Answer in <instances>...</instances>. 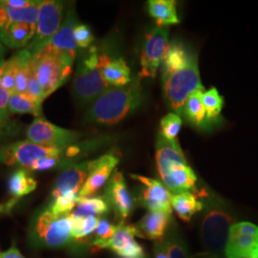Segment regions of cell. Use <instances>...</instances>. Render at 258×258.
<instances>
[{
	"mask_svg": "<svg viewBox=\"0 0 258 258\" xmlns=\"http://www.w3.org/2000/svg\"><path fill=\"white\" fill-rule=\"evenodd\" d=\"M224 250L227 258H257V226L249 222L232 225Z\"/></svg>",
	"mask_w": 258,
	"mask_h": 258,
	"instance_id": "cell-11",
	"label": "cell"
},
{
	"mask_svg": "<svg viewBox=\"0 0 258 258\" xmlns=\"http://www.w3.org/2000/svg\"><path fill=\"white\" fill-rule=\"evenodd\" d=\"M81 151H82V149L80 147H78L76 145H72L65 149V157L74 158V157L78 156L81 153Z\"/></svg>",
	"mask_w": 258,
	"mask_h": 258,
	"instance_id": "cell-46",
	"label": "cell"
},
{
	"mask_svg": "<svg viewBox=\"0 0 258 258\" xmlns=\"http://www.w3.org/2000/svg\"><path fill=\"white\" fill-rule=\"evenodd\" d=\"M197 258H218L216 257V256H213L212 254H211V253H208V254H201L199 257Z\"/></svg>",
	"mask_w": 258,
	"mask_h": 258,
	"instance_id": "cell-48",
	"label": "cell"
},
{
	"mask_svg": "<svg viewBox=\"0 0 258 258\" xmlns=\"http://www.w3.org/2000/svg\"><path fill=\"white\" fill-rule=\"evenodd\" d=\"M118 229V225H113L104 218L100 219L97 230L95 231V239L93 240V245L97 249H101L102 244L110 240Z\"/></svg>",
	"mask_w": 258,
	"mask_h": 258,
	"instance_id": "cell-36",
	"label": "cell"
},
{
	"mask_svg": "<svg viewBox=\"0 0 258 258\" xmlns=\"http://www.w3.org/2000/svg\"><path fill=\"white\" fill-rule=\"evenodd\" d=\"M120 163V155L110 151L104 155L90 161L89 174L83 184L79 197H91L107 183L115 167Z\"/></svg>",
	"mask_w": 258,
	"mask_h": 258,
	"instance_id": "cell-13",
	"label": "cell"
},
{
	"mask_svg": "<svg viewBox=\"0 0 258 258\" xmlns=\"http://www.w3.org/2000/svg\"><path fill=\"white\" fill-rule=\"evenodd\" d=\"M9 22V16L7 8L0 2V28L4 27Z\"/></svg>",
	"mask_w": 258,
	"mask_h": 258,
	"instance_id": "cell-45",
	"label": "cell"
},
{
	"mask_svg": "<svg viewBox=\"0 0 258 258\" xmlns=\"http://www.w3.org/2000/svg\"><path fill=\"white\" fill-rule=\"evenodd\" d=\"M202 99L208 122L210 123L218 120L224 105V101L217 89L212 87L209 91L204 93Z\"/></svg>",
	"mask_w": 258,
	"mask_h": 258,
	"instance_id": "cell-32",
	"label": "cell"
},
{
	"mask_svg": "<svg viewBox=\"0 0 258 258\" xmlns=\"http://www.w3.org/2000/svg\"><path fill=\"white\" fill-rule=\"evenodd\" d=\"M26 136L28 141L34 144L65 150L80 138L81 134L77 131L61 128L38 117L28 127Z\"/></svg>",
	"mask_w": 258,
	"mask_h": 258,
	"instance_id": "cell-10",
	"label": "cell"
},
{
	"mask_svg": "<svg viewBox=\"0 0 258 258\" xmlns=\"http://www.w3.org/2000/svg\"><path fill=\"white\" fill-rule=\"evenodd\" d=\"M37 186V182L31 176L26 168L14 171L8 179V190L13 198L23 197L33 192Z\"/></svg>",
	"mask_w": 258,
	"mask_h": 258,
	"instance_id": "cell-27",
	"label": "cell"
},
{
	"mask_svg": "<svg viewBox=\"0 0 258 258\" xmlns=\"http://www.w3.org/2000/svg\"><path fill=\"white\" fill-rule=\"evenodd\" d=\"M77 24V17L74 9H70L67 12V15L58 31L41 50L62 56L74 62L78 53V45L74 36L75 27Z\"/></svg>",
	"mask_w": 258,
	"mask_h": 258,
	"instance_id": "cell-14",
	"label": "cell"
},
{
	"mask_svg": "<svg viewBox=\"0 0 258 258\" xmlns=\"http://www.w3.org/2000/svg\"><path fill=\"white\" fill-rule=\"evenodd\" d=\"M148 13L155 19L158 27H167L180 22L177 16L176 2L173 0H150L148 3Z\"/></svg>",
	"mask_w": 258,
	"mask_h": 258,
	"instance_id": "cell-22",
	"label": "cell"
},
{
	"mask_svg": "<svg viewBox=\"0 0 258 258\" xmlns=\"http://www.w3.org/2000/svg\"><path fill=\"white\" fill-rule=\"evenodd\" d=\"M184 240L177 233H168L161 241L155 242L154 258H187Z\"/></svg>",
	"mask_w": 258,
	"mask_h": 258,
	"instance_id": "cell-25",
	"label": "cell"
},
{
	"mask_svg": "<svg viewBox=\"0 0 258 258\" xmlns=\"http://www.w3.org/2000/svg\"><path fill=\"white\" fill-rule=\"evenodd\" d=\"M171 207L178 217L184 222H189L197 212L203 210L204 205L198 196L192 192L172 194Z\"/></svg>",
	"mask_w": 258,
	"mask_h": 258,
	"instance_id": "cell-23",
	"label": "cell"
},
{
	"mask_svg": "<svg viewBox=\"0 0 258 258\" xmlns=\"http://www.w3.org/2000/svg\"><path fill=\"white\" fill-rule=\"evenodd\" d=\"M61 163V157H47L37 159L32 163L28 168L29 171H46L59 166Z\"/></svg>",
	"mask_w": 258,
	"mask_h": 258,
	"instance_id": "cell-38",
	"label": "cell"
},
{
	"mask_svg": "<svg viewBox=\"0 0 258 258\" xmlns=\"http://www.w3.org/2000/svg\"><path fill=\"white\" fill-rule=\"evenodd\" d=\"M18 125L11 120H4L0 118V139L16 135Z\"/></svg>",
	"mask_w": 258,
	"mask_h": 258,
	"instance_id": "cell-41",
	"label": "cell"
},
{
	"mask_svg": "<svg viewBox=\"0 0 258 258\" xmlns=\"http://www.w3.org/2000/svg\"><path fill=\"white\" fill-rule=\"evenodd\" d=\"M41 2L42 1H37L34 5L26 8H21V9H16V8L6 6L10 22L37 24Z\"/></svg>",
	"mask_w": 258,
	"mask_h": 258,
	"instance_id": "cell-31",
	"label": "cell"
},
{
	"mask_svg": "<svg viewBox=\"0 0 258 258\" xmlns=\"http://www.w3.org/2000/svg\"><path fill=\"white\" fill-rule=\"evenodd\" d=\"M65 150L47 148L30 141L17 142L0 148V163L6 166H19L28 169L37 159L62 157Z\"/></svg>",
	"mask_w": 258,
	"mask_h": 258,
	"instance_id": "cell-9",
	"label": "cell"
},
{
	"mask_svg": "<svg viewBox=\"0 0 258 258\" xmlns=\"http://www.w3.org/2000/svg\"><path fill=\"white\" fill-rule=\"evenodd\" d=\"M1 258H26L24 257L21 253H20V251H19V249L17 248V246H16V244H15V242L12 244V246L10 247L9 249H7L6 251H4V252H2V255H1Z\"/></svg>",
	"mask_w": 258,
	"mask_h": 258,
	"instance_id": "cell-43",
	"label": "cell"
},
{
	"mask_svg": "<svg viewBox=\"0 0 258 258\" xmlns=\"http://www.w3.org/2000/svg\"><path fill=\"white\" fill-rule=\"evenodd\" d=\"M138 231L134 226L124 225L120 222L113 237L104 244L101 249H109L120 258H147V253L141 244L135 239Z\"/></svg>",
	"mask_w": 258,
	"mask_h": 258,
	"instance_id": "cell-15",
	"label": "cell"
},
{
	"mask_svg": "<svg viewBox=\"0 0 258 258\" xmlns=\"http://www.w3.org/2000/svg\"><path fill=\"white\" fill-rule=\"evenodd\" d=\"M4 54H5V50H4V47H3L1 41H0V63L5 60L4 59Z\"/></svg>",
	"mask_w": 258,
	"mask_h": 258,
	"instance_id": "cell-47",
	"label": "cell"
},
{
	"mask_svg": "<svg viewBox=\"0 0 258 258\" xmlns=\"http://www.w3.org/2000/svg\"><path fill=\"white\" fill-rule=\"evenodd\" d=\"M0 2L5 6L16 9H21L34 5L37 2V0H1Z\"/></svg>",
	"mask_w": 258,
	"mask_h": 258,
	"instance_id": "cell-42",
	"label": "cell"
},
{
	"mask_svg": "<svg viewBox=\"0 0 258 258\" xmlns=\"http://www.w3.org/2000/svg\"><path fill=\"white\" fill-rule=\"evenodd\" d=\"M163 84L168 106L178 116L183 115L187 98L197 90H205L201 83L196 55L184 68L163 80Z\"/></svg>",
	"mask_w": 258,
	"mask_h": 258,
	"instance_id": "cell-4",
	"label": "cell"
},
{
	"mask_svg": "<svg viewBox=\"0 0 258 258\" xmlns=\"http://www.w3.org/2000/svg\"><path fill=\"white\" fill-rule=\"evenodd\" d=\"M172 220L171 214L162 212H148L135 225L139 237L153 241H161L166 237V231Z\"/></svg>",
	"mask_w": 258,
	"mask_h": 258,
	"instance_id": "cell-19",
	"label": "cell"
},
{
	"mask_svg": "<svg viewBox=\"0 0 258 258\" xmlns=\"http://www.w3.org/2000/svg\"><path fill=\"white\" fill-rule=\"evenodd\" d=\"M75 39L77 45L81 49H86L92 45L94 36L90 28L85 24H77L74 30Z\"/></svg>",
	"mask_w": 258,
	"mask_h": 258,
	"instance_id": "cell-37",
	"label": "cell"
},
{
	"mask_svg": "<svg viewBox=\"0 0 258 258\" xmlns=\"http://www.w3.org/2000/svg\"><path fill=\"white\" fill-rule=\"evenodd\" d=\"M30 241L40 248H63L72 241L70 214L55 215L48 208L37 212L29 231Z\"/></svg>",
	"mask_w": 258,
	"mask_h": 258,
	"instance_id": "cell-3",
	"label": "cell"
},
{
	"mask_svg": "<svg viewBox=\"0 0 258 258\" xmlns=\"http://www.w3.org/2000/svg\"><path fill=\"white\" fill-rule=\"evenodd\" d=\"M36 34V24L8 22L0 28V41L11 49H20L29 45Z\"/></svg>",
	"mask_w": 258,
	"mask_h": 258,
	"instance_id": "cell-20",
	"label": "cell"
},
{
	"mask_svg": "<svg viewBox=\"0 0 258 258\" xmlns=\"http://www.w3.org/2000/svg\"><path fill=\"white\" fill-rule=\"evenodd\" d=\"M64 15V2L56 0L42 1L39 8V16L36 24V34L28 50L32 55L46 45L62 24Z\"/></svg>",
	"mask_w": 258,
	"mask_h": 258,
	"instance_id": "cell-8",
	"label": "cell"
},
{
	"mask_svg": "<svg viewBox=\"0 0 258 258\" xmlns=\"http://www.w3.org/2000/svg\"><path fill=\"white\" fill-rule=\"evenodd\" d=\"M258 258V257H257Z\"/></svg>",
	"mask_w": 258,
	"mask_h": 258,
	"instance_id": "cell-49",
	"label": "cell"
},
{
	"mask_svg": "<svg viewBox=\"0 0 258 258\" xmlns=\"http://www.w3.org/2000/svg\"><path fill=\"white\" fill-rule=\"evenodd\" d=\"M109 212V205L104 197H79L77 209L72 212L78 216H101Z\"/></svg>",
	"mask_w": 258,
	"mask_h": 258,
	"instance_id": "cell-29",
	"label": "cell"
},
{
	"mask_svg": "<svg viewBox=\"0 0 258 258\" xmlns=\"http://www.w3.org/2000/svg\"><path fill=\"white\" fill-rule=\"evenodd\" d=\"M182 126L181 117L175 113H168L160 121V135L166 140H176Z\"/></svg>",
	"mask_w": 258,
	"mask_h": 258,
	"instance_id": "cell-35",
	"label": "cell"
},
{
	"mask_svg": "<svg viewBox=\"0 0 258 258\" xmlns=\"http://www.w3.org/2000/svg\"><path fill=\"white\" fill-rule=\"evenodd\" d=\"M194 56L195 55L189 52L182 42L176 40L170 42L162 62V80L184 68L192 60Z\"/></svg>",
	"mask_w": 258,
	"mask_h": 258,
	"instance_id": "cell-21",
	"label": "cell"
},
{
	"mask_svg": "<svg viewBox=\"0 0 258 258\" xmlns=\"http://www.w3.org/2000/svg\"><path fill=\"white\" fill-rule=\"evenodd\" d=\"M70 217L72 221V238L78 241L93 234L100 222V217L98 216H78L72 212Z\"/></svg>",
	"mask_w": 258,
	"mask_h": 258,
	"instance_id": "cell-30",
	"label": "cell"
},
{
	"mask_svg": "<svg viewBox=\"0 0 258 258\" xmlns=\"http://www.w3.org/2000/svg\"><path fill=\"white\" fill-rule=\"evenodd\" d=\"M131 72L126 61L122 57L111 58L102 68V77L109 86L123 87L131 83Z\"/></svg>",
	"mask_w": 258,
	"mask_h": 258,
	"instance_id": "cell-24",
	"label": "cell"
},
{
	"mask_svg": "<svg viewBox=\"0 0 258 258\" xmlns=\"http://www.w3.org/2000/svg\"><path fill=\"white\" fill-rule=\"evenodd\" d=\"M90 161L68 166L57 177L51 192L53 200L65 194H80L89 174Z\"/></svg>",
	"mask_w": 258,
	"mask_h": 258,
	"instance_id": "cell-17",
	"label": "cell"
},
{
	"mask_svg": "<svg viewBox=\"0 0 258 258\" xmlns=\"http://www.w3.org/2000/svg\"><path fill=\"white\" fill-rule=\"evenodd\" d=\"M18 202V198H12L7 203L0 204V214H10Z\"/></svg>",
	"mask_w": 258,
	"mask_h": 258,
	"instance_id": "cell-44",
	"label": "cell"
},
{
	"mask_svg": "<svg viewBox=\"0 0 258 258\" xmlns=\"http://www.w3.org/2000/svg\"><path fill=\"white\" fill-rule=\"evenodd\" d=\"M73 63L65 57L40 50L32 55L30 70L42 87L47 98L68 81Z\"/></svg>",
	"mask_w": 258,
	"mask_h": 258,
	"instance_id": "cell-5",
	"label": "cell"
},
{
	"mask_svg": "<svg viewBox=\"0 0 258 258\" xmlns=\"http://www.w3.org/2000/svg\"><path fill=\"white\" fill-rule=\"evenodd\" d=\"M26 94H27L28 96L32 97L33 99L37 100L38 102H42L46 99L45 93L43 91L42 87L40 86V84L37 82V79L35 78V76L32 74V73L30 75Z\"/></svg>",
	"mask_w": 258,
	"mask_h": 258,
	"instance_id": "cell-40",
	"label": "cell"
},
{
	"mask_svg": "<svg viewBox=\"0 0 258 258\" xmlns=\"http://www.w3.org/2000/svg\"><path fill=\"white\" fill-rule=\"evenodd\" d=\"M20 64H21L20 52H19L16 55H13L5 63L1 82H2L3 87L11 95L16 93V76L19 71Z\"/></svg>",
	"mask_w": 258,
	"mask_h": 258,
	"instance_id": "cell-33",
	"label": "cell"
},
{
	"mask_svg": "<svg viewBox=\"0 0 258 258\" xmlns=\"http://www.w3.org/2000/svg\"><path fill=\"white\" fill-rule=\"evenodd\" d=\"M156 165L160 177L177 166L187 165L184 152L177 140H166L159 135L156 144Z\"/></svg>",
	"mask_w": 258,
	"mask_h": 258,
	"instance_id": "cell-18",
	"label": "cell"
},
{
	"mask_svg": "<svg viewBox=\"0 0 258 258\" xmlns=\"http://www.w3.org/2000/svg\"><path fill=\"white\" fill-rule=\"evenodd\" d=\"M111 57L99 53L97 47L89 48L78 63L73 81V95L81 104L92 103L109 85L102 77V68L110 61Z\"/></svg>",
	"mask_w": 258,
	"mask_h": 258,
	"instance_id": "cell-2",
	"label": "cell"
},
{
	"mask_svg": "<svg viewBox=\"0 0 258 258\" xmlns=\"http://www.w3.org/2000/svg\"><path fill=\"white\" fill-rule=\"evenodd\" d=\"M78 194H65L53 200L47 208L55 215H67L70 214L78 205Z\"/></svg>",
	"mask_w": 258,
	"mask_h": 258,
	"instance_id": "cell-34",
	"label": "cell"
},
{
	"mask_svg": "<svg viewBox=\"0 0 258 258\" xmlns=\"http://www.w3.org/2000/svg\"><path fill=\"white\" fill-rule=\"evenodd\" d=\"M169 46L168 28L154 27L149 29L145 35L141 52V71L138 80L155 78L160 65Z\"/></svg>",
	"mask_w": 258,
	"mask_h": 258,
	"instance_id": "cell-7",
	"label": "cell"
},
{
	"mask_svg": "<svg viewBox=\"0 0 258 258\" xmlns=\"http://www.w3.org/2000/svg\"><path fill=\"white\" fill-rule=\"evenodd\" d=\"M41 103L27 94L15 93L11 95L8 111L12 114H32L38 118L41 115Z\"/></svg>",
	"mask_w": 258,
	"mask_h": 258,
	"instance_id": "cell-28",
	"label": "cell"
},
{
	"mask_svg": "<svg viewBox=\"0 0 258 258\" xmlns=\"http://www.w3.org/2000/svg\"><path fill=\"white\" fill-rule=\"evenodd\" d=\"M6 60L0 63V118L4 120H10L9 111H8V103H9L10 94L2 85L1 78L4 71Z\"/></svg>",
	"mask_w": 258,
	"mask_h": 258,
	"instance_id": "cell-39",
	"label": "cell"
},
{
	"mask_svg": "<svg viewBox=\"0 0 258 258\" xmlns=\"http://www.w3.org/2000/svg\"><path fill=\"white\" fill-rule=\"evenodd\" d=\"M204 91L197 90L192 93L184 103V115L185 119L198 128H205L209 125L203 103Z\"/></svg>",
	"mask_w": 258,
	"mask_h": 258,
	"instance_id": "cell-26",
	"label": "cell"
},
{
	"mask_svg": "<svg viewBox=\"0 0 258 258\" xmlns=\"http://www.w3.org/2000/svg\"><path fill=\"white\" fill-rule=\"evenodd\" d=\"M104 198L121 222L124 221L134 210L133 197L120 171H116L111 177Z\"/></svg>",
	"mask_w": 258,
	"mask_h": 258,
	"instance_id": "cell-16",
	"label": "cell"
},
{
	"mask_svg": "<svg viewBox=\"0 0 258 258\" xmlns=\"http://www.w3.org/2000/svg\"><path fill=\"white\" fill-rule=\"evenodd\" d=\"M140 182L143 187L140 194L141 204L149 212L172 213L171 196L172 194L162 182L145 176L130 175Z\"/></svg>",
	"mask_w": 258,
	"mask_h": 258,
	"instance_id": "cell-12",
	"label": "cell"
},
{
	"mask_svg": "<svg viewBox=\"0 0 258 258\" xmlns=\"http://www.w3.org/2000/svg\"><path fill=\"white\" fill-rule=\"evenodd\" d=\"M235 219L223 207L214 206L206 212L201 225L204 245L212 253L225 249L229 232Z\"/></svg>",
	"mask_w": 258,
	"mask_h": 258,
	"instance_id": "cell-6",
	"label": "cell"
},
{
	"mask_svg": "<svg viewBox=\"0 0 258 258\" xmlns=\"http://www.w3.org/2000/svg\"><path fill=\"white\" fill-rule=\"evenodd\" d=\"M143 101L141 81L123 87H109L90 104L85 120L99 124H116L128 117Z\"/></svg>",
	"mask_w": 258,
	"mask_h": 258,
	"instance_id": "cell-1",
	"label": "cell"
}]
</instances>
